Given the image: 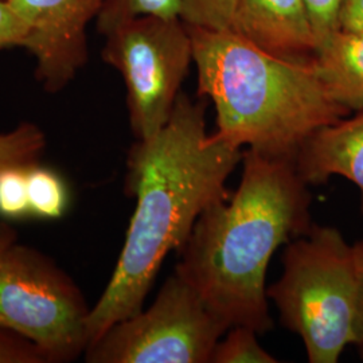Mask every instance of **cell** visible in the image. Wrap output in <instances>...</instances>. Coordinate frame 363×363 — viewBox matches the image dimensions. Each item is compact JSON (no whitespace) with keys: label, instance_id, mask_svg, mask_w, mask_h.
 Wrapping results in <instances>:
<instances>
[{"label":"cell","instance_id":"cell-5","mask_svg":"<svg viewBox=\"0 0 363 363\" xmlns=\"http://www.w3.org/2000/svg\"><path fill=\"white\" fill-rule=\"evenodd\" d=\"M81 289L49 256L16 240L0 247V327L67 363L89 346L91 313Z\"/></svg>","mask_w":363,"mask_h":363},{"label":"cell","instance_id":"cell-20","mask_svg":"<svg viewBox=\"0 0 363 363\" xmlns=\"http://www.w3.org/2000/svg\"><path fill=\"white\" fill-rule=\"evenodd\" d=\"M27 28L9 0H0V52L22 48Z\"/></svg>","mask_w":363,"mask_h":363},{"label":"cell","instance_id":"cell-1","mask_svg":"<svg viewBox=\"0 0 363 363\" xmlns=\"http://www.w3.org/2000/svg\"><path fill=\"white\" fill-rule=\"evenodd\" d=\"M205 113L203 101L181 91L167 124L130 147L124 186L136 208L112 277L91 307L89 345L143 310L169 252L184 247L205 208L230 198L226 181L244 151L208 135Z\"/></svg>","mask_w":363,"mask_h":363},{"label":"cell","instance_id":"cell-23","mask_svg":"<svg viewBox=\"0 0 363 363\" xmlns=\"http://www.w3.org/2000/svg\"><path fill=\"white\" fill-rule=\"evenodd\" d=\"M16 240V233L13 228L10 226V223L7 222H0V247L10 244Z\"/></svg>","mask_w":363,"mask_h":363},{"label":"cell","instance_id":"cell-7","mask_svg":"<svg viewBox=\"0 0 363 363\" xmlns=\"http://www.w3.org/2000/svg\"><path fill=\"white\" fill-rule=\"evenodd\" d=\"M229 328L174 272L147 310L111 325L84 357L88 363H208Z\"/></svg>","mask_w":363,"mask_h":363},{"label":"cell","instance_id":"cell-14","mask_svg":"<svg viewBox=\"0 0 363 363\" xmlns=\"http://www.w3.org/2000/svg\"><path fill=\"white\" fill-rule=\"evenodd\" d=\"M257 333L245 325H233L214 346L208 363H277L272 354L264 350Z\"/></svg>","mask_w":363,"mask_h":363},{"label":"cell","instance_id":"cell-11","mask_svg":"<svg viewBox=\"0 0 363 363\" xmlns=\"http://www.w3.org/2000/svg\"><path fill=\"white\" fill-rule=\"evenodd\" d=\"M313 67L337 104L363 111V33L339 30L316 50Z\"/></svg>","mask_w":363,"mask_h":363},{"label":"cell","instance_id":"cell-8","mask_svg":"<svg viewBox=\"0 0 363 363\" xmlns=\"http://www.w3.org/2000/svg\"><path fill=\"white\" fill-rule=\"evenodd\" d=\"M27 28L23 49L49 93L64 91L88 62V26L105 0H9Z\"/></svg>","mask_w":363,"mask_h":363},{"label":"cell","instance_id":"cell-18","mask_svg":"<svg viewBox=\"0 0 363 363\" xmlns=\"http://www.w3.org/2000/svg\"><path fill=\"white\" fill-rule=\"evenodd\" d=\"M311 19L316 50L340 30L339 19L345 0H304Z\"/></svg>","mask_w":363,"mask_h":363},{"label":"cell","instance_id":"cell-3","mask_svg":"<svg viewBox=\"0 0 363 363\" xmlns=\"http://www.w3.org/2000/svg\"><path fill=\"white\" fill-rule=\"evenodd\" d=\"M187 27L198 93L216 108V139L295 162L313 132L350 115L325 91L313 61L274 57L232 30Z\"/></svg>","mask_w":363,"mask_h":363},{"label":"cell","instance_id":"cell-6","mask_svg":"<svg viewBox=\"0 0 363 363\" xmlns=\"http://www.w3.org/2000/svg\"><path fill=\"white\" fill-rule=\"evenodd\" d=\"M104 37L101 57L124 79L132 133L148 139L167 124L194 61L189 27L179 16L140 15Z\"/></svg>","mask_w":363,"mask_h":363},{"label":"cell","instance_id":"cell-21","mask_svg":"<svg viewBox=\"0 0 363 363\" xmlns=\"http://www.w3.org/2000/svg\"><path fill=\"white\" fill-rule=\"evenodd\" d=\"M340 30L363 33V0H345L339 19Z\"/></svg>","mask_w":363,"mask_h":363},{"label":"cell","instance_id":"cell-4","mask_svg":"<svg viewBox=\"0 0 363 363\" xmlns=\"http://www.w3.org/2000/svg\"><path fill=\"white\" fill-rule=\"evenodd\" d=\"M281 325L304 342L311 363H337L359 342V291L354 247L337 228L313 223L291 240L283 274L267 288Z\"/></svg>","mask_w":363,"mask_h":363},{"label":"cell","instance_id":"cell-9","mask_svg":"<svg viewBox=\"0 0 363 363\" xmlns=\"http://www.w3.org/2000/svg\"><path fill=\"white\" fill-rule=\"evenodd\" d=\"M229 30L288 61L312 62L316 52L304 0H235Z\"/></svg>","mask_w":363,"mask_h":363},{"label":"cell","instance_id":"cell-16","mask_svg":"<svg viewBox=\"0 0 363 363\" xmlns=\"http://www.w3.org/2000/svg\"><path fill=\"white\" fill-rule=\"evenodd\" d=\"M27 169L10 167L0 171V218L13 220L31 217Z\"/></svg>","mask_w":363,"mask_h":363},{"label":"cell","instance_id":"cell-2","mask_svg":"<svg viewBox=\"0 0 363 363\" xmlns=\"http://www.w3.org/2000/svg\"><path fill=\"white\" fill-rule=\"evenodd\" d=\"M238 190L195 222L175 267L230 327L273 328L265 276L273 253L311 229L312 195L295 162L245 150Z\"/></svg>","mask_w":363,"mask_h":363},{"label":"cell","instance_id":"cell-12","mask_svg":"<svg viewBox=\"0 0 363 363\" xmlns=\"http://www.w3.org/2000/svg\"><path fill=\"white\" fill-rule=\"evenodd\" d=\"M30 216L38 220H60L69 208L67 186L60 174L39 163L27 169Z\"/></svg>","mask_w":363,"mask_h":363},{"label":"cell","instance_id":"cell-10","mask_svg":"<svg viewBox=\"0 0 363 363\" xmlns=\"http://www.w3.org/2000/svg\"><path fill=\"white\" fill-rule=\"evenodd\" d=\"M295 166L308 186L325 184L334 175L347 178L361 190L363 213V111L313 132Z\"/></svg>","mask_w":363,"mask_h":363},{"label":"cell","instance_id":"cell-22","mask_svg":"<svg viewBox=\"0 0 363 363\" xmlns=\"http://www.w3.org/2000/svg\"><path fill=\"white\" fill-rule=\"evenodd\" d=\"M354 257H355V267L358 274V291H359V342L357 349L363 359V240L355 242L354 245Z\"/></svg>","mask_w":363,"mask_h":363},{"label":"cell","instance_id":"cell-15","mask_svg":"<svg viewBox=\"0 0 363 363\" xmlns=\"http://www.w3.org/2000/svg\"><path fill=\"white\" fill-rule=\"evenodd\" d=\"M140 15L181 18V0H105L96 19L97 30L106 35L120 23Z\"/></svg>","mask_w":363,"mask_h":363},{"label":"cell","instance_id":"cell-17","mask_svg":"<svg viewBox=\"0 0 363 363\" xmlns=\"http://www.w3.org/2000/svg\"><path fill=\"white\" fill-rule=\"evenodd\" d=\"M235 0H181V19L187 26L229 30Z\"/></svg>","mask_w":363,"mask_h":363},{"label":"cell","instance_id":"cell-13","mask_svg":"<svg viewBox=\"0 0 363 363\" xmlns=\"http://www.w3.org/2000/svg\"><path fill=\"white\" fill-rule=\"evenodd\" d=\"M45 132L34 123H21L13 130L0 133V171L10 167H30L39 163L46 150Z\"/></svg>","mask_w":363,"mask_h":363},{"label":"cell","instance_id":"cell-19","mask_svg":"<svg viewBox=\"0 0 363 363\" xmlns=\"http://www.w3.org/2000/svg\"><path fill=\"white\" fill-rule=\"evenodd\" d=\"M0 363H48V359L31 342L0 327Z\"/></svg>","mask_w":363,"mask_h":363}]
</instances>
